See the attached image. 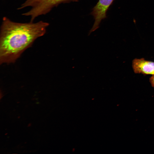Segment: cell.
I'll return each instance as SVG.
<instances>
[{"mask_svg": "<svg viewBox=\"0 0 154 154\" xmlns=\"http://www.w3.org/2000/svg\"><path fill=\"white\" fill-rule=\"evenodd\" d=\"M66 0H27L18 9L30 6L31 9L23 15L30 16L31 21L40 15L48 13L54 7Z\"/></svg>", "mask_w": 154, "mask_h": 154, "instance_id": "cell-2", "label": "cell"}, {"mask_svg": "<svg viewBox=\"0 0 154 154\" xmlns=\"http://www.w3.org/2000/svg\"><path fill=\"white\" fill-rule=\"evenodd\" d=\"M132 67L135 73L154 75V62L144 58L134 59L132 62Z\"/></svg>", "mask_w": 154, "mask_h": 154, "instance_id": "cell-4", "label": "cell"}, {"mask_svg": "<svg viewBox=\"0 0 154 154\" xmlns=\"http://www.w3.org/2000/svg\"><path fill=\"white\" fill-rule=\"evenodd\" d=\"M18 23L3 18L0 37V63L14 62L38 38L43 35L49 24Z\"/></svg>", "mask_w": 154, "mask_h": 154, "instance_id": "cell-1", "label": "cell"}, {"mask_svg": "<svg viewBox=\"0 0 154 154\" xmlns=\"http://www.w3.org/2000/svg\"><path fill=\"white\" fill-rule=\"evenodd\" d=\"M113 0H99L92 12L95 21L91 32L94 31L98 28L102 20L105 17L106 11Z\"/></svg>", "mask_w": 154, "mask_h": 154, "instance_id": "cell-3", "label": "cell"}, {"mask_svg": "<svg viewBox=\"0 0 154 154\" xmlns=\"http://www.w3.org/2000/svg\"><path fill=\"white\" fill-rule=\"evenodd\" d=\"M31 124H29L28 125V126L29 127V126H31Z\"/></svg>", "mask_w": 154, "mask_h": 154, "instance_id": "cell-6", "label": "cell"}, {"mask_svg": "<svg viewBox=\"0 0 154 154\" xmlns=\"http://www.w3.org/2000/svg\"><path fill=\"white\" fill-rule=\"evenodd\" d=\"M149 82L152 86L154 87V75H153L150 78Z\"/></svg>", "mask_w": 154, "mask_h": 154, "instance_id": "cell-5", "label": "cell"}]
</instances>
